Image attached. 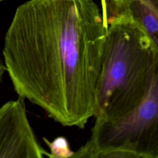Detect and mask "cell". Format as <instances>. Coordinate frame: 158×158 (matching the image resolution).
<instances>
[{"label": "cell", "instance_id": "cell-3", "mask_svg": "<svg viewBox=\"0 0 158 158\" xmlns=\"http://www.w3.org/2000/svg\"><path fill=\"white\" fill-rule=\"evenodd\" d=\"M158 158V47L149 89L140 104L114 118H95L91 136L72 158Z\"/></svg>", "mask_w": 158, "mask_h": 158}, {"label": "cell", "instance_id": "cell-8", "mask_svg": "<svg viewBox=\"0 0 158 158\" xmlns=\"http://www.w3.org/2000/svg\"><path fill=\"white\" fill-rule=\"evenodd\" d=\"M4 1V0H0V2H1V1Z\"/></svg>", "mask_w": 158, "mask_h": 158}, {"label": "cell", "instance_id": "cell-1", "mask_svg": "<svg viewBox=\"0 0 158 158\" xmlns=\"http://www.w3.org/2000/svg\"><path fill=\"white\" fill-rule=\"evenodd\" d=\"M106 28L93 0H30L19 6L2 49L19 97L62 126L83 128L97 111Z\"/></svg>", "mask_w": 158, "mask_h": 158}, {"label": "cell", "instance_id": "cell-6", "mask_svg": "<svg viewBox=\"0 0 158 158\" xmlns=\"http://www.w3.org/2000/svg\"><path fill=\"white\" fill-rule=\"evenodd\" d=\"M44 142L49 148V158L72 157L74 151H72L67 139L63 136H58L52 141L43 138Z\"/></svg>", "mask_w": 158, "mask_h": 158}, {"label": "cell", "instance_id": "cell-2", "mask_svg": "<svg viewBox=\"0 0 158 158\" xmlns=\"http://www.w3.org/2000/svg\"><path fill=\"white\" fill-rule=\"evenodd\" d=\"M157 46L133 21L117 19L107 23L94 118L111 119L137 107L153 75Z\"/></svg>", "mask_w": 158, "mask_h": 158}, {"label": "cell", "instance_id": "cell-4", "mask_svg": "<svg viewBox=\"0 0 158 158\" xmlns=\"http://www.w3.org/2000/svg\"><path fill=\"white\" fill-rule=\"evenodd\" d=\"M49 157L28 121L25 99L9 101L0 107V158Z\"/></svg>", "mask_w": 158, "mask_h": 158}, {"label": "cell", "instance_id": "cell-7", "mask_svg": "<svg viewBox=\"0 0 158 158\" xmlns=\"http://www.w3.org/2000/svg\"><path fill=\"white\" fill-rule=\"evenodd\" d=\"M6 72V67L3 60L0 59V84L2 82V77L4 73Z\"/></svg>", "mask_w": 158, "mask_h": 158}, {"label": "cell", "instance_id": "cell-5", "mask_svg": "<svg viewBox=\"0 0 158 158\" xmlns=\"http://www.w3.org/2000/svg\"><path fill=\"white\" fill-rule=\"evenodd\" d=\"M102 15L107 23L124 19L138 24L158 47V0H101Z\"/></svg>", "mask_w": 158, "mask_h": 158}]
</instances>
